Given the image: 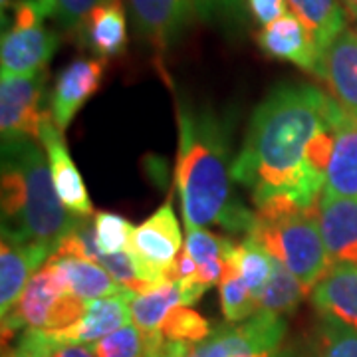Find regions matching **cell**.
<instances>
[{"label":"cell","instance_id":"cell-24","mask_svg":"<svg viewBox=\"0 0 357 357\" xmlns=\"http://www.w3.org/2000/svg\"><path fill=\"white\" fill-rule=\"evenodd\" d=\"M234 248L229 238H218L204 229H187L185 250L197 262V280L204 288H213L220 282L227 256Z\"/></svg>","mask_w":357,"mask_h":357},{"label":"cell","instance_id":"cell-36","mask_svg":"<svg viewBox=\"0 0 357 357\" xmlns=\"http://www.w3.org/2000/svg\"><path fill=\"white\" fill-rule=\"evenodd\" d=\"M272 357H316L314 349H300V347H294V345H288V347H278L274 351Z\"/></svg>","mask_w":357,"mask_h":357},{"label":"cell","instance_id":"cell-38","mask_svg":"<svg viewBox=\"0 0 357 357\" xmlns=\"http://www.w3.org/2000/svg\"><path fill=\"white\" fill-rule=\"evenodd\" d=\"M14 2H16V0H0V8H2V16H4V13H6V8H13Z\"/></svg>","mask_w":357,"mask_h":357},{"label":"cell","instance_id":"cell-37","mask_svg":"<svg viewBox=\"0 0 357 357\" xmlns=\"http://www.w3.org/2000/svg\"><path fill=\"white\" fill-rule=\"evenodd\" d=\"M340 2H342L345 10H349L354 16H357V0H340Z\"/></svg>","mask_w":357,"mask_h":357},{"label":"cell","instance_id":"cell-9","mask_svg":"<svg viewBox=\"0 0 357 357\" xmlns=\"http://www.w3.org/2000/svg\"><path fill=\"white\" fill-rule=\"evenodd\" d=\"M133 22L143 38L167 50L201 18L199 0H128Z\"/></svg>","mask_w":357,"mask_h":357},{"label":"cell","instance_id":"cell-25","mask_svg":"<svg viewBox=\"0 0 357 357\" xmlns=\"http://www.w3.org/2000/svg\"><path fill=\"white\" fill-rule=\"evenodd\" d=\"M310 290L302 282L294 276L288 268L272 256V272L268 278L264 290L258 298V306L262 312L272 316H286L292 314L296 307L302 304Z\"/></svg>","mask_w":357,"mask_h":357},{"label":"cell","instance_id":"cell-12","mask_svg":"<svg viewBox=\"0 0 357 357\" xmlns=\"http://www.w3.org/2000/svg\"><path fill=\"white\" fill-rule=\"evenodd\" d=\"M137 294L123 290V292L105 296L100 300L89 302L82 318L70 324L62 330H50L44 335L56 344H93L105 337L107 333L115 332L123 326H129L131 319V300ZM42 332V330H40Z\"/></svg>","mask_w":357,"mask_h":357},{"label":"cell","instance_id":"cell-4","mask_svg":"<svg viewBox=\"0 0 357 357\" xmlns=\"http://www.w3.org/2000/svg\"><path fill=\"white\" fill-rule=\"evenodd\" d=\"M246 236L255 238L276 260H280L307 290H314V286L332 268L319 230L318 204L272 217L256 215L255 227Z\"/></svg>","mask_w":357,"mask_h":357},{"label":"cell","instance_id":"cell-17","mask_svg":"<svg viewBox=\"0 0 357 357\" xmlns=\"http://www.w3.org/2000/svg\"><path fill=\"white\" fill-rule=\"evenodd\" d=\"M206 292L201 282H163L151 292L133 296L131 319L143 333H157L169 312L177 306H191Z\"/></svg>","mask_w":357,"mask_h":357},{"label":"cell","instance_id":"cell-21","mask_svg":"<svg viewBox=\"0 0 357 357\" xmlns=\"http://www.w3.org/2000/svg\"><path fill=\"white\" fill-rule=\"evenodd\" d=\"M50 262L56 266V272H58L66 290L74 298L82 300L84 304L126 290L98 262H91L86 258H74V256L50 258Z\"/></svg>","mask_w":357,"mask_h":357},{"label":"cell","instance_id":"cell-14","mask_svg":"<svg viewBox=\"0 0 357 357\" xmlns=\"http://www.w3.org/2000/svg\"><path fill=\"white\" fill-rule=\"evenodd\" d=\"M54 250L48 244L22 243L2 234L0 246V312L6 316L46 260H50Z\"/></svg>","mask_w":357,"mask_h":357},{"label":"cell","instance_id":"cell-35","mask_svg":"<svg viewBox=\"0 0 357 357\" xmlns=\"http://www.w3.org/2000/svg\"><path fill=\"white\" fill-rule=\"evenodd\" d=\"M246 4L260 26L272 24L288 13V0H246Z\"/></svg>","mask_w":357,"mask_h":357},{"label":"cell","instance_id":"cell-1","mask_svg":"<svg viewBox=\"0 0 357 357\" xmlns=\"http://www.w3.org/2000/svg\"><path fill=\"white\" fill-rule=\"evenodd\" d=\"M342 109L333 96L310 84L274 88L250 117L232 178L248 187L255 204L288 197L302 208L316 206L326 178L310 171L307 151Z\"/></svg>","mask_w":357,"mask_h":357},{"label":"cell","instance_id":"cell-16","mask_svg":"<svg viewBox=\"0 0 357 357\" xmlns=\"http://www.w3.org/2000/svg\"><path fill=\"white\" fill-rule=\"evenodd\" d=\"M319 77L326 79L335 102L357 117V30L345 28L324 52Z\"/></svg>","mask_w":357,"mask_h":357},{"label":"cell","instance_id":"cell-6","mask_svg":"<svg viewBox=\"0 0 357 357\" xmlns=\"http://www.w3.org/2000/svg\"><path fill=\"white\" fill-rule=\"evenodd\" d=\"M13 22L0 42L2 74H34L46 70L60 46V36L44 26L48 18L40 0H16Z\"/></svg>","mask_w":357,"mask_h":357},{"label":"cell","instance_id":"cell-19","mask_svg":"<svg viewBox=\"0 0 357 357\" xmlns=\"http://www.w3.org/2000/svg\"><path fill=\"white\" fill-rule=\"evenodd\" d=\"M324 192L357 199V117L345 109L335 123V141Z\"/></svg>","mask_w":357,"mask_h":357},{"label":"cell","instance_id":"cell-32","mask_svg":"<svg viewBox=\"0 0 357 357\" xmlns=\"http://www.w3.org/2000/svg\"><path fill=\"white\" fill-rule=\"evenodd\" d=\"M96 243L103 255H119L128 248L133 225L114 213H98L96 215Z\"/></svg>","mask_w":357,"mask_h":357},{"label":"cell","instance_id":"cell-22","mask_svg":"<svg viewBox=\"0 0 357 357\" xmlns=\"http://www.w3.org/2000/svg\"><path fill=\"white\" fill-rule=\"evenodd\" d=\"M286 335V319L258 310L252 318L232 326L229 357H272Z\"/></svg>","mask_w":357,"mask_h":357},{"label":"cell","instance_id":"cell-15","mask_svg":"<svg viewBox=\"0 0 357 357\" xmlns=\"http://www.w3.org/2000/svg\"><path fill=\"white\" fill-rule=\"evenodd\" d=\"M318 222L332 266L357 264V199L321 192Z\"/></svg>","mask_w":357,"mask_h":357},{"label":"cell","instance_id":"cell-28","mask_svg":"<svg viewBox=\"0 0 357 357\" xmlns=\"http://www.w3.org/2000/svg\"><path fill=\"white\" fill-rule=\"evenodd\" d=\"M161 335L169 342H183V344H201L211 337L213 326L199 312L189 306H177L169 312L165 321L161 324Z\"/></svg>","mask_w":357,"mask_h":357},{"label":"cell","instance_id":"cell-30","mask_svg":"<svg viewBox=\"0 0 357 357\" xmlns=\"http://www.w3.org/2000/svg\"><path fill=\"white\" fill-rule=\"evenodd\" d=\"M13 351L22 357H98L89 344H56L40 330H26Z\"/></svg>","mask_w":357,"mask_h":357},{"label":"cell","instance_id":"cell-34","mask_svg":"<svg viewBox=\"0 0 357 357\" xmlns=\"http://www.w3.org/2000/svg\"><path fill=\"white\" fill-rule=\"evenodd\" d=\"M203 20H236L243 14V0H199Z\"/></svg>","mask_w":357,"mask_h":357},{"label":"cell","instance_id":"cell-11","mask_svg":"<svg viewBox=\"0 0 357 357\" xmlns=\"http://www.w3.org/2000/svg\"><path fill=\"white\" fill-rule=\"evenodd\" d=\"M256 42L270 58L290 62L316 76L321 72V52L316 46V40L304 22L290 10L272 24L262 26L256 34Z\"/></svg>","mask_w":357,"mask_h":357},{"label":"cell","instance_id":"cell-2","mask_svg":"<svg viewBox=\"0 0 357 357\" xmlns=\"http://www.w3.org/2000/svg\"><path fill=\"white\" fill-rule=\"evenodd\" d=\"M178 149L175 165L187 229L220 225L230 232H250L256 213L232 201L230 126L211 112L178 105Z\"/></svg>","mask_w":357,"mask_h":357},{"label":"cell","instance_id":"cell-26","mask_svg":"<svg viewBox=\"0 0 357 357\" xmlns=\"http://www.w3.org/2000/svg\"><path fill=\"white\" fill-rule=\"evenodd\" d=\"M230 252L227 256L222 278L218 282V290H220V307H222L227 324H236V321L252 318L260 306H258V298L244 284L238 268L230 260Z\"/></svg>","mask_w":357,"mask_h":357},{"label":"cell","instance_id":"cell-5","mask_svg":"<svg viewBox=\"0 0 357 357\" xmlns=\"http://www.w3.org/2000/svg\"><path fill=\"white\" fill-rule=\"evenodd\" d=\"M88 304L64 288L50 260L28 282L18 304L2 316V337L18 330H62L82 318Z\"/></svg>","mask_w":357,"mask_h":357},{"label":"cell","instance_id":"cell-10","mask_svg":"<svg viewBox=\"0 0 357 357\" xmlns=\"http://www.w3.org/2000/svg\"><path fill=\"white\" fill-rule=\"evenodd\" d=\"M64 131H60L52 119L50 109L42 117L40 126V141L46 149V157L50 161L52 181L60 201L68 211H72L77 217H89L93 213V204L89 199L88 189L84 185V178L77 171L76 163L72 161L68 145H66Z\"/></svg>","mask_w":357,"mask_h":357},{"label":"cell","instance_id":"cell-13","mask_svg":"<svg viewBox=\"0 0 357 357\" xmlns=\"http://www.w3.org/2000/svg\"><path fill=\"white\" fill-rule=\"evenodd\" d=\"M103 74V58H79L58 74L52 89L50 114L60 131H64L74 121L82 105L100 89Z\"/></svg>","mask_w":357,"mask_h":357},{"label":"cell","instance_id":"cell-33","mask_svg":"<svg viewBox=\"0 0 357 357\" xmlns=\"http://www.w3.org/2000/svg\"><path fill=\"white\" fill-rule=\"evenodd\" d=\"M46 16L58 20L64 28H79L91 10L109 0H40Z\"/></svg>","mask_w":357,"mask_h":357},{"label":"cell","instance_id":"cell-39","mask_svg":"<svg viewBox=\"0 0 357 357\" xmlns=\"http://www.w3.org/2000/svg\"><path fill=\"white\" fill-rule=\"evenodd\" d=\"M4 357H22V356H18V354H14V351H8V354H4Z\"/></svg>","mask_w":357,"mask_h":357},{"label":"cell","instance_id":"cell-8","mask_svg":"<svg viewBox=\"0 0 357 357\" xmlns=\"http://www.w3.org/2000/svg\"><path fill=\"white\" fill-rule=\"evenodd\" d=\"M48 72L34 74H2L0 77V131L2 141H40V126L46 109L42 100L46 93Z\"/></svg>","mask_w":357,"mask_h":357},{"label":"cell","instance_id":"cell-18","mask_svg":"<svg viewBox=\"0 0 357 357\" xmlns=\"http://www.w3.org/2000/svg\"><path fill=\"white\" fill-rule=\"evenodd\" d=\"M312 304L321 318L357 332V264H335L314 286Z\"/></svg>","mask_w":357,"mask_h":357},{"label":"cell","instance_id":"cell-3","mask_svg":"<svg viewBox=\"0 0 357 357\" xmlns=\"http://www.w3.org/2000/svg\"><path fill=\"white\" fill-rule=\"evenodd\" d=\"M2 234L22 243L58 244L84 217L68 211L36 141H2Z\"/></svg>","mask_w":357,"mask_h":357},{"label":"cell","instance_id":"cell-27","mask_svg":"<svg viewBox=\"0 0 357 357\" xmlns=\"http://www.w3.org/2000/svg\"><path fill=\"white\" fill-rule=\"evenodd\" d=\"M230 260L238 268L248 290L255 294L256 298H260L272 272V255L264 246L256 243L255 238L246 236L241 244H234L230 252Z\"/></svg>","mask_w":357,"mask_h":357},{"label":"cell","instance_id":"cell-23","mask_svg":"<svg viewBox=\"0 0 357 357\" xmlns=\"http://www.w3.org/2000/svg\"><path fill=\"white\" fill-rule=\"evenodd\" d=\"M288 6L312 32L321 56L345 30V10L340 0H288Z\"/></svg>","mask_w":357,"mask_h":357},{"label":"cell","instance_id":"cell-7","mask_svg":"<svg viewBox=\"0 0 357 357\" xmlns=\"http://www.w3.org/2000/svg\"><path fill=\"white\" fill-rule=\"evenodd\" d=\"M183 243V232L171 201L131 232L128 255L141 278L153 286L175 282V262Z\"/></svg>","mask_w":357,"mask_h":357},{"label":"cell","instance_id":"cell-31","mask_svg":"<svg viewBox=\"0 0 357 357\" xmlns=\"http://www.w3.org/2000/svg\"><path fill=\"white\" fill-rule=\"evenodd\" d=\"M89 345L98 357H145L147 337L135 324H129Z\"/></svg>","mask_w":357,"mask_h":357},{"label":"cell","instance_id":"cell-20","mask_svg":"<svg viewBox=\"0 0 357 357\" xmlns=\"http://www.w3.org/2000/svg\"><path fill=\"white\" fill-rule=\"evenodd\" d=\"M77 30L98 58L107 60L119 56L128 46V18L121 0H109L91 10Z\"/></svg>","mask_w":357,"mask_h":357},{"label":"cell","instance_id":"cell-29","mask_svg":"<svg viewBox=\"0 0 357 357\" xmlns=\"http://www.w3.org/2000/svg\"><path fill=\"white\" fill-rule=\"evenodd\" d=\"M314 354L316 357H357V332L340 321L321 318Z\"/></svg>","mask_w":357,"mask_h":357}]
</instances>
